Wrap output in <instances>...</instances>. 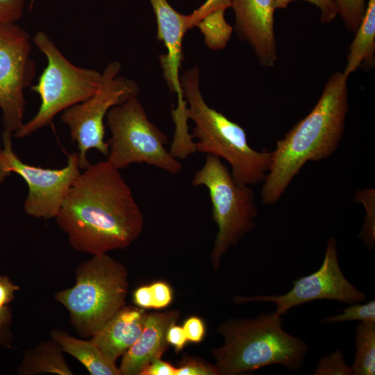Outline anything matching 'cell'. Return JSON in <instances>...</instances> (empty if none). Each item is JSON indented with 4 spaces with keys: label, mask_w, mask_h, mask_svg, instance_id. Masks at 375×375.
<instances>
[{
    "label": "cell",
    "mask_w": 375,
    "mask_h": 375,
    "mask_svg": "<svg viewBox=\"0 0 375 375\" xmlns=\"http://www.w3.org/2000/svg\"><path fill=\"white\" fill-rule=\"evenodd\" d=\"M192 184L205 186L209 192L212 218L218 228L210 261L212 269L217 271L228 249L256 226L258 211L254 193L250 185L237 183L221 158L211 154L206 155Z\"/></svg>",
    "instance_id": "obj_7"
},
{
    "label": "cell",
    "mask_w": 375,
    "mask_h": 375,
    "mask_svg": "<svg viewBox=\"0 0 375 375\" xmlns=\"http://www.w3.org/2000/svg\"><path fill=\"white\" fill-rule=\"evenodd\" d=\"M63 353L60 344L53 339L43 340L26 351L17 372L20 375H73Z\"/></svg>",
    "instance_id": "obj_18"
},
{
    "label": "cell",
    "mask_w": 375,
    "mask_h": 375,
    "mask_svg": "<svg viewBox=\"0 0 375 375\" xmlns=\"http://www.w3.org/2000/svg\"><path fill=\"white\" fill-rule=\"evenodd\" d=\"M224 10L215 11L202 18L195 26L202 33L206 45L212 50L225 48L233 33L224 17Z\"/></svg>",
    "instance_id": "obj_22"
},
{
    "label": "cell",
    "mask_w": 375,
    "mask_h": 375,
    "mask_svg": "<svg viewBox=\"0 0 375 375\" xmlns=\"http://www.w3.org/2000/svg\"><path fill=\"white\" fill-rule=\"evenodd\" d=\"M175 375H220L215 365L199 359L188 358L176 367Z\"/></svg>",
    "instance_id": "obj_27"
},
{
    "label": "cell",
    "mask_w": 375,
    "mask_h": 375,
    "mask_svg": "<svg viewBox=\"0 0 375 375\" xmlns=\"http://www.w3.org/2000/svg\"><path fill=\"white\" fill-rule=\"evenodd\" d=\"M75 278L72 287L58 291L54 298L67 310L78 335L91 338L126 306L128 269L107 253L94 255L76 267Z\"/></svg>",
    "instance_id": "obj_5"
},
{
    "label": "cell",
    "mask_w": 375,
    "mask_h": 375,
    "mask_svg": "<svg viewBox=\"0 0 375 375\" xmlns=\"http://www.w3.org/2000/svg\"><path fill=\"white\" fill-rule=\"evenodd\" d=\"M355 33L342 72L347 78L362 64L369 67L374 65L375 0H367L364 16Z\"/></svg>",
    "instance_id": "obj_19"
},
{
    "label": "cell",
    "mask_w": 375,
    "mask_h": 375,
    "mask_svg": "<svg viewBox=\"0 0 375 375\" xmlns=\"http://www.w3.org/2000/svg\"><path fill=\"white\" fill-rule=\"evenodd\" d=\"M106 122L111 133L106 160L117 169L145 163L174 175L182 171L166 149L168 137L149 120L138 97L110 108Z\"/></svg>",
    "instance_id": "obj_8"
},
{
    "label": "cell",
    "mask_w": 375,
    "mask_h": 375,
    "mask_svg": "<svg viewBox=\"0 0 375 375\" xmlns=\"http://www.w3.org/2000/svg\"><path fill=\"white\" fill-rule=\"evenodd\" d=\"M283 324L282 316L275 312L221 322L217 333L224 343L212 349L219 374H246L272 365H283L292 372L301 369L308 345L286 332Z\"/></svg>",
    "instance_id": "obj_3"
},
{
    "label": "cell",
    "mask_w": 375,
    "mask_h": 375,
    "mask_svg": "<svg viewBox=\"0 0 375 375\" xmlns=\"http://www.w3.org/2000/svg\"><path fill=\"white\" fill-rule=\"evenodd\" d=\"M174 123V133L169 151L178 160H184L196 151L194 141L189 131L186 103L183 98L178 99L172 110Z\"/></svg>",
    "instance_id": "obj_21"
},
{
    "label": "cell",
    "mask_w": 375,
    "mask_h": 375,
    "mask_svg": "<svg viewBox=\"0 0 375 375\" xmlns=\"http://www.w3.org/2000/svg\"><path fill=\"white\" fill-rule=\"evenodd\" d=\"M12 340L10 331H0V346H9Z\"/></svg>",
    "instance_id": "obj_39"
},
{
    "label": "cell",
    "mask_w": 375,
    "mask_h": 375,
    "mask_svg": "<svg viewBox=\"0 0 375 375\" xmlns=\"http://www.w3.org/2000/svg\"><path fill=\"white\" fill-rule=\"evenodd\" d=\"M349 321L375 322L374 299H372L366 303L349 304V306L344 308L340 314L327 317L322 321V323L334 324Z\"/></svg>",
    "instance_id": "obj_24"
},
{
    "label": "cell",
    "mask_w": 375,
    "mask_h": 375,
    "mask_svg": "<svg viewBox=\"0 0 375 375\" xmlns=\"http://www.w3.org/2000/svg\"><path fill=\"white\" fill-rule=\"evenodd\" d=\"M121 68L118 61L108 64L97 91L62 112L61 121L68 127L72 141L77 144L81 170L90 165L87 158L89 150L96 149L105 157L108 156L104 120L110 109L139 94L137 83L120 75Z\"/></svg>",
    "instance_id": "obj_9"
},
{
    "label": "cell",
    "mask_w": 375,
    "mask_h": 375,
    "mask_svg": "<svg viewBox=\"0 0 375 375\" xmlns=\"http://www.w3.org/2000/svg\"><path fill=\"white\" fill-rule=\"evenodd\" d=\"M338 14L342 18L347 29L355 33L364 16L367 0H334Z\"/></svg>",
    "instance_id": "obj_25"
},
{
    "label": "cell",
    "mask_w": 375,
    "mask_h": 375,
    "mask_svg": "<svg viewBox=\"0 0 375 375\" xmlns=\"http://www.w3.org/2000/svg\"><path fill=\"white\" fill-rule=\"evenodd\" d=\"M157 22V38L164 43L167 52L160 61L166 81L176 96L183 95L179 69L183 58L182 44L185 33L190 29L188 15L175 10L167 0H149Z\"/></svg>",
    "instance_id": "obj_14"
},
{
    "label": "cell",
    "mask_w": 375,
    "mask_h": 375,
    "mask_svg": "<svg viewBox=\"0 0 375 375\" xmlns=\"http://www.w3.org/2000/svg\"><path fill=\"white\" fill-rule=\"evenodd\" d=\"M167 340L174 347L176 352H178L183 349L188 339L183 327L173 324L167 330Z\"/></svg>",
    "instance_id": "obj_35"
},
{
    "label": "cell",
    "mask_w": 375,
    "mask_h": 375,
    "mask_svg": "<svg viewBox=\"0 0 375 375\" xmlns=\"http://www.w3.org/2000/svg\"><path fill=\"white\" fill-rule=\"evenodd\" d=\"M12 137V133L3 131L4 162L8 172L18 174L28 185L24 212L38 219H55L81 172L78 153L67 154V165L60 169L33 166L24 162L13 151Z\"/></svg>",
    "instance_id": "obj_12"
},
{
    "label": "cell",
    "mask_w": 375,
    "mask_h": 375,
    "mask_svg": "<svg viewBox=\"0 0 375 375\" xmlns=\"http://www.w3.org/2000/svg\"><path fill=\"white\" fill-rule=\"evenodd\" d=\"M180 317L176 310L147 314L144 328L134 344L123 354L119 367L122 375H140L151 361L168 349L167 332Z\"/></svg>",
    "instance_id": "obj_15"
},
{
    "label": "cell",
    "mask_w": 375,
    "mask_h": 375,
    "mask_svg": "<svg viewBox=\"0 0 375 375\" xmlns=\"http://www.w3.org/2000/svg\"><path fill=\"white\" fill-rule=\"evenodd\" d=\"M293 1L296 0H274L275 9H283ZM317 6L320 10L322 23L327 24L335 19L338 15L337 5L334 0H303Z\"/></svg>",
    "instance_id": "obj_28"
},
{
    "label": "cell",
    "mask_w": 375,
    "mask_h": 375,
    "mask_svg": "<svg viewBox=\"0 0 375 375\" xmlns=\"http://www.w3.org/2000/svg\"><path fill=\"white\" fill-rule=\"evenodd\" d=\"M183 328L188 341L199 343L203 340L206 333V328L201 318L196 316H192L188 318L184 322Z\"/></svg>",
    "instance_id": "obj_32"
},
{
    "label": "cell",
    "mask_w": 375,
    "mask_h": 375,
    "mask_svg": "<svg viewBox=\"0 0 375 375\" xmlns=\"http://www.w3.org/2000/svg\"><path fill=\"white\" fill-rule=\"evenodd\" d=\"M23 12L24 0H0V22L15 23Z\"/></svg>",
    "instance_id": "obj_31"
},
{
    "label": "cell",
    "mask_w": 375,
    "mask_h": 375,
    "mask_svg": "<svg viewBox=\"0 0 375 375\" xmlns=\"http://www.w3.org/2000/svg\"><path fill=\"white\" fill-rule=\"evenodd\" d=\"M11 318V311L8 305L0 306V331H10Z\"/></svg>",
    "instance_id": "obj_37"
},
{
    "label": "cell",
    "mask_w": 375,
    "mask_h": 375,
    "mask_svg": "<svg viewBox=\"0 0 375 375\" xmlns=\"http://www.w3.org/2000/svg\"><path fill=\"white\" fill-rule=\"evenodd\" d=\"M356 353L352 375L375 374V322H360L355 330Z\"/></svg>",
    "instance_id": "obj_20"
},
{
    "label": "cell",
    "mask_w": 375,
    "mask_h": 375,
    "mask_svg": "<svg viewBox=\"0 0 375 375\" xmlns=\"http://www.w3.org/2000/svg\"><path fill=\"white\" fill-rule=\"evenodd\" d=\"M147 314L146 309L124 306L90 338V340L110 360L116 362L141 334Z\"/></svg>",
    "instance_id": "obj_16"
},
{
    "label": "cell",
    "mask_w": 375,
    "mask_h": 375,
    "mask_svg": "<svg viewBox=\"0 0 375 375\" xmlns=\"http://www.w3.org/2000/svg\"><path fill=\"white\" fill-rule=\"evenodd\" d=\"M355 201L362 203L365 208L366 215L359 238L368 250H372L375 245V192L374 188L358 190L355 193Z\"/></svg>",
    "instance_id": "obj_23"
},
{
    "label": "cell",
    "mask_w": 375,
    "mask_h": 375,
    "mask_svg": "<svg viewBox=\"0 0 375 375\" xmlns=\"http://www.w3.org/2000/svg\"><path fill=\"white\" fill-rule=\"evenodd\" d=\"M347 77L330 76L310 112L276 142L260 192L265 205L276 203L304 165L330 157L343 138L349 110Z\"/></svg>",
    "instance_id": "obj_2"
},
{
    "label": "cell",
    "mask_w": 375,
    "mask_h": 375,
    "mask_svg": "<svg viewBox=\"0 0 375 375\" xmlns=\"http://www.w3.org/2000/svg\"><path fill=\"white\" fill-rule=\"evenodd\" d=\"M231 0H206L200 7L188 15L189 28H192L206 15L219 10L231 8Z\"/></svg>",
    "instance_id": "obj_29"
},
{
    "label": "cell",
    "mask_w": 375,
    "mask_h": 375,
    "mask_svg": "<svg viewBox=\"0 0 375 375\" xmlns=\"http://www.w3.org/2000/svg\"><path fill=\"white\" fill-rule=\"evenodd\" d=\"M33 42L47 60L38 83L30 86L40 96L41 103L36 114L12 133L17 139L49 126L57 114L91 97L101 81V72L72 63L44 31H38Z\"/></svg>",
    "instance_id": "obj_6"
},
{
    "label": "cell",
    "mask_w": 375,
    "mask_h": 375,
    "mask_svg": "<svg viewBox=\"0 0 375 375\" xmlns=\"http://www.w3.org/2000/svg\"><path fill=\"white\" fill-rule=\"evenodd\" d=\"M10 174L6 168L3 149L0 147V185Z\"/></svg>",
    "instance_id": "obj_38"
},
{
    "label": "cell",
    "mask_w": 375,
    "mask_h": 375,
    "mask_svg": "<svg viewBox=\"0 0 375 375\" xmlns=\"http://www.w3.org/2000/svg\"><path fill=\"white\" fill-rule=\"evenodd\" d=\"M50 338L56 340L65 353L76 358L91 375H122L115 362L110 360L90 340H82L65 331L53 329Z\"/></svg>",
    "instance_id": "obj_17"
},
{
    "label": "cell",
    "mask_w": 375,
    "mask_h": 375,
    "mask_svg": "<svg viewBox=\"0 0 375 375\" xmlns=\"http://www.w3.org/2000/svg\"><path fill=\"white\" fill-rule=\"evenodd\" d=\"M135 306L144 308H152V297L149 285H142L135 289L133 296Z\"/></svg>",
    "instance_id": "obj_36"
},
{
    "label": "cell",
    "mask_w": 375,
    "mask_h": 375,
    "mask_svg": "<svg viewBox=\"0 0 375 375\" xmlns=\"http://www.w3.org/2000/svg\"><path fill=\"white\" fill-rule=\"evenodd\" d=\"M366 298V294L343 274L338 262L337 242L331 237L320 267L310 274L295 279L287 293L250 297L234 295L233 301L236 304L272 303L276 305L275 312L283 316L291 308L312 301L326 299L351 304L361 303Z\"/></svg>",
    "instance_id": "obj_11"
},
{
    "label": "cell",
    "mask_w": 375,
    "mask_h": 375,
    "mask_svg": "<svg viewBox=\"0 0 375 375\" xmlns=\"http://www.w3.org/2000/svg\"><path fill=\"white\" fill-rule=\"evenodd\" d=\"M55 219L74 251L92 256L126 249L144 226L130 186L107 160L81 171Z\"/></svg>",
    "instance_id": "obj_1"
},
{
    "label": "cell",
    "mask_w": 375,
    "mask_h": 375,
    "mask_svg": "<svg viewBox=\"0 0 375 375\" xmlns=\"http://www.w3.org/2000/svg\"><path fill=\"white\" fill-rule=\"evenodd\" d=\"M313 375H352L351 368L344 360L341 349L319 358Z\"/></svg>",
    "instance_id": "obj_26"
},
{
    "label": "cell",
    "mask_w": 375,
    "mask_h": 375,
    "mask_svg": "<svg viewBox=\"0 0 375 375\" xmlns=\"http://www.w3.org/2000/svg\"><path fill=\"white\" fill-rule=\"evenodd\" d=\"M149 288L152 297V308L162 309L172 303V290L167 283L158 281L151 284Z\"/></svg>",
    "instance_id": "obj_30"
},
{
    "label": "cell",
    "mask_w": 375,
    "mask_h": 375,
    "mask_svg": "<svg viewBox=\"0 0 375 375\" xmlns=\"http://www.w3.org/2000/svg\"><path fill=\"white\" fill-rule=\"evenodd\" d=\"M31 51L25 30L13 22H0V109L3 131L12 133L24 123V90L36 74Z\"/></svg>",
    "instance_id": "obj_10"
},
{
    "label": "cell",
    "mask_w": 375,
    "mask_h": 375,
    "mask_svg": "<svg viewBox=\"0 0 375 375\" xmlns=\"http://www.w3.org/2000/svg\"><path fill=\"white\" fill-rule=\"evenodd\" d=\"M19 288L8 276H0V306L8 305L15 299V293Z\"/></svg>",
    "instance_id": "obj_34"
},
{
    "label": "cell",
    "mask_w": 375,
    "mask_h": 375,
    "mask_svg": "<svg viewBox=\"0 0 375 375\" xmlns=\"http://www.w3.org/2000/svg\"><path fill=\"white\" fill-rule=\"evenodd\" d=\"M180 83L189 119L194 124L191 133L196 151L217 156L231 167L234 181L242 185L263 183L271 163V153L251 148L244 129L222 112L210 107L200 90V70L187 69Z\"/></svg>",
    "instance_id": "obj_4"
},
{
    "label": "cell",
    "mask_w": 375,
    "mask_h": 375,
    "mask_svg": "<svg viewBox=\"0 0 375 375\" xmlns=\"http://www.w3.org/2000/svg\"><path fill=\"white\" fill-rule=\"evenodd\" d=\"M238 36L247 42L259 63L272 67L277 60L274 0H231Z\"/></svg>",
    "instance_id": "obj_13"
},
{
    "label": "cell",
    "mask_w": 375,
    "mask_h": 375,
    "mask_svg": "<svg viewBox=\"0 0 375 375\" xmlns=\"http://www.w3.org/2000/svg\"><path fill=\"white\" fill-rule=\"evenodd\" d=\"M176 367L160 358L151 361L140 375H175Z\"/></svg>",
    "instance_id": "obj_33"
}]
</instances>
